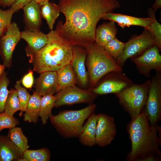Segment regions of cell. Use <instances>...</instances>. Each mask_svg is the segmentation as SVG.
<instances>
[{"instance_id": "1", "label": "cell", "mask_w": 161, "mask_h": 161, "mask_svg": "<svg viewBox=\"0 0 161 161\" xmlns=\"http://www.w3.org/2000/svg\"><path fill=\"white\" fill-rule=\"evenodd\" d=\"M58 5L65 20L59 21L55 30L73 46L85 48L95 42L100 20L120 6L117 0H59Z\"/></svg>"}, {"instance_id": "2", "label": "cell", "mask_w": 161, "mask_h": 161, "mask_svg": "<svg viewBox=\"0 0 161 161\" xmlns=\"http://www.w3.org/2000/svg\"><path fill=\"white\" fill-rule=\"evenodd\" d=\"M131 144L127 161H160L161 127L150 125L143 112L131 118L126 126Z\"/></svg>"}, {"instance_id": "3", "label": "cell", "mask_w": 161, "mask_h": 161, "mask_svg": "<svg viewBox=\"0 0 161 161\" xmlns=\"http://www.w3.org/2000/svg\"><path fill=\"white\" fill-rule=\"evenodd\" d=\"M47 44L42 49L30 56L29 61L33 70L40 74L44 72L56 71L71 64L73 45L56 30L47 34Z\"/></svg>"}, {"instance_id": "4", "label": "cell", "mask_w": 161, "mask_h": 161, "mask_svg": "<svg viewBox=\"0 0 161 161\" xmlns=\"http://www.w3.org/2000/svg\"><path fill=\"white\" fill-rule=\"evenodd\" d=\"M87 64L90 86H95L108 73L114 71H122V68L116 61L110 56L104 48L94 42L86 47Z\"/></svg>"}, {"instance_id": "5", "label": "cell", "mask_w": 161, "mask_h": 161, "mask_svg": "<svg viewBox=\"0 0 161 161\" xmlns=\"http://www.w3.org/2000/svg\"><path fill=\"white\" fill-rule=\"evenodd\" d=\"M96 108V105L92 104L79 110L61 111L49 119L62 135L67 137L78 136L85 120L94 113Z\"/></svg>"}, {"instance_id": "6", "label": "cell", "mask_w": 161, "mask_h": 161, "mask_svg": "<svg viewBox=\"0 0 161 161\" xmlns=\"http://www.w3.org/2000/svg\"><path fill=\"white\" fill-rule=\"evenodd\" d=\"M151 80L141 84H132L114 94L120 105L130 116L135 117L142 112L146 102Z\"/></svg>"}, {"instance_id": "7", "label": "cell", "mask_w": 161, "mask_h": 161, "mask_svg": "<svg viewBox=\"0 0 161 161\" xmlns=\"http://www.w3.org/2000/svg\"><path fill=\"white\" fill-rule=\"evenodd\" d=\"M156 45L155 41L149 30L144 29L140 35L132 36L125 43L123 50L116 60L118 65L122 68L129 58L136 56Z\"/></svg>"}, {"instance_id": "8", "label": "cell", "mask_w": 161, "mask_h": 161, "mask_svg": "<svg viewBox=\"0 0 161 161\" xmlns=\"http://www.w3.org/2000/svg\"><path fill=\"white\" fill-rule=\"evenodd\" d=\"M143 111L151 125H158L161 119V72H156L151 80Z\"/></svg>"}, {"instance_id": "9", "label": "cell", "mask_w": 161, "mask_h": 161, "mask_svg": "<svg viewBox=\"0 0 161 161\" xmlns=\"http://www.w3.org/2000/svg\"><path fill=\"white\" fill-rule=\"evenodd\" d=\"M160 51L158 47L154 45L140 54L130 59L141 74L149 77L152 70H155L156 72H161Z\"/></svg>"}, {"instance_id": "10", "label": "cell", "mask_w": 161, "mask_h": 161, "mask_svg": "<svg viewBox=\"0 0 161 161\" xmlns=\"http://www.w3.org/2000/svg\"><path fill=\"white\" fill-rule=\"evenodd\" d=\"M108 75L92 91L96 95L119 92L132 84V81L122 71H114Z\"/></svg>"}, {"instance_id": "11", "label": "cell", "mask_w": 161, "mask_h": 161, "mask_svg": "<svg viewBox=\"0 0 161 161\" xmlns=\"http://www.w3.org/2000/svg\"><path fill=\"white\" fill-rule=\"evenodd\" d=\"M97 95L90 90H84L73 86L59 91L55 95L56 98L55 106L58 108L63 105L91 103Z\"/></svg>"}, {"instance_id": "12", "label": "cell", "mask_w": 161, "mask_h": 161, "mask_svg": "<svg viewBox=\"0 0 161 161\" xmlns=\"http://www.w3.org/2000/svg\"><path fill=\"white\" fill-rule=\"evenodd\" d=\"M21 32L17 24L13 22L0 39V55L5 67L11 66L13 52L21 39Z\"/></svg>"}, {"instance_id": "13", "label": "cell", "mask_w": 161, "mask_h": 161, "mask_svg": "<svg viewBox=\"0 0 161 161\" xmlns=\"http://www.w3.org/2000/svg\"><path fill=\"white\" fill-rule=\"evenodd\" d=\"M97 115L96 144L103 147L110 145L114 140L117 134V128L114 117L102 113Z\"/></svg>"}, {"instance_id": "14", "label": "cell", "mask_w": 161, "mask_h": 161, "mask_svg": "<svg viewBox=\"0 0 161 161\" xmlns=\"http://www.w3.org/2000/svg\"><path fill=\"white\" fill-rule=\"evenodd\" d=\"M82 47L78 45L73 46L71 64L79 84L83 87H85L89 82V76L85 64L87 52Z\"/></svg>"}, {"instance_id": "15", "label": "cell", "mask_w": 161, "mask_h": 161, "mask_svg": "<svg viewBox=\"0 0 161 161\" xmlns=\"http://www.w3.org/2000/svg\"><path fill=\"white\" fill-rule=\"evenodd\" d=\"M41 7L32 0L23 7L25 30L31 31L40 30L42 23Z\"/></svg>"}, {"instance_id": "16", "label": "cell", "mask_w": 161, "mask_h": 161, "mask_svg": "<svg viewBox=\"0 0 161 161\" xmlns=\"http://www.w3.org/2000/svg\"><path fill=\"white\" fill-rule=\"evenodd\" d=\"M21 37L27 43L25 51L28 57L43 47L48 40L47 34L40 30L31 31L25 30L21 32Z\"/></svg>"}, {"instance_id": "17", "label": "cell", "mask_w": 161, "mask_h": 161, "mask_svg": "<svg viewBox=\"0 0 161 161\" xmlns=\"http://www.w3.org/2000/svg\"><path fill=\"white\" fill-rule=\"evenodd\" d=\"M56 71H48L40 73L35 82V92L41 96L57 92Z\"/></svg>"}, {"instance_id": "18", "label": "cell", "mask_w": 161, "mask_h": 161, "mask_svg": "<svg viewBox=\"0 0 161 161\" xmlns=\"http://www.w3.org/2000/svg\"><path fill=\"white\" fill-rule=\"evenodd\" d=\"M102 19L117 22L119 26L123 28L126 27L137 26L147 29L151 21V19L149 18H139L113 12L105 14Z\"/></svg>"}, {"instance_id": "19", "label": "cell", "mask_w": 161, "mask_h": 161, "mask_svg": "<svg viewBox=\"0 0 161 161\" xmlns=\"http://www.w3.org/2000/svg\"><path fill=\"white\" fill-rule=\"evenodd\" d=\"M97 115L92 114L85 123L78 135L83 145L91 147L96 145V131Z\"/></svg>"}, {"instance_id": "20", "label": "cell", "mask_w": 161, "mask_h": 161, "mask_svg": "<svg viewBox=\"0 0 161 161\" xmlns=\"http://www.w3.org/2000/svg\"><path fill=\"white\" fill-rule=\"evenodd\" d=\"M117 30L114 21H110L104 22L96 28L95 42L98 46L104 48L108 43L116 37Z\"/></svg>"}, {"instance_id": "21", "label": "cell", "mask_w": 161, "mask_h": 161, "mask_svg": "<svg viewBox=\"0 0 161 161\" xmlns=\"http://www.w3.org/2000/svg\"><path fill=\"white\" fill-rule=\"evenodd\" d=\"M23 153L7 136L0 135V161H18Z\"/></svg>"}, {"instance_id": "22", "label": "cell", "mask_w": 161, "mask_h": 161, "mask_svg": "<svg viewBox=\"0 0 161 161\" xmlns=\"http://www.w3.org/2000/svg\"><path fill=\"white\" fill-rule=\"evenodd\" d=\"M56 72L57 75V92L75 86L77 78L71 63L65 66Z\"/></svg>"}, {"instance_id": "23", "label": "cell", "mask_w": 161, "mask_h": 161, "mask_svg": "<svg viewBox=\"0 0 161 161\" xmlns=\"http://www.w3.org/2000/svg\"><path fill=\"white\" fill-rule=\"evenodd\" d=\"M41 96L35 92L31 95L24 115V120L36 123L39 116Z\"/></svg>"}, {"instance_id": "24", "label": "cell", "mask_w": 161, "mask_h": 161, "mask_svg": "<svg viewBox=\"0 0 161 161\" xmlns=\"http://www.w3.org/2000/svg\"><path fill=\"white\" fill-rule=\"evenodd\" d=\"M41 12L42 18L46 20L49 29L53 30L55 21L61 13L58 6L52 2H46L41 6Z\"/></svg>"}, {"instance_id": "25", "label": "cell", "mask_w": 161, "mask_h": 161, "mask_svg": "<svg viewBox=\"0 0 161 161\" xmlns=\"http://www.w3.org/2000/svg\"><path fill=\"white\" fill-rule=\"evenodd\" d=\"M56 98L53 95L49 94L41 97L39 117L42 124H46L49 118L52 115V111L55 106Z\"/></svg>"}, {"instance_id": "26", "label": "cell", "mask_w": 161, "mask_h": 161, "mask_svg": "<svg viewBox=\"0 0 161 161\" xmlns=\"http://www.w3.org/2000/svg\"><path fill=\"white\" fill-rule=\"evenodd\" d=\"M7 136L23 153L30 147L28 139L20 127H15L9 129Z\"/></svg>"}, {"instance_id": "27", "label": "cell", "mask_w": 161, "mask_h": 161, "mask_svg": "<svg viewBox=\"0 0 161 161\" xmlns=\"http://www.w3.org/2000/svg\"><path fill=\"white\" fill-rule=\"evenodd\" d=\"M155 12L151 7L148 9V13L151 21L147 29L150 32L155 41L156 45L161 51V25L156 19Z\"/></svg>"}, {"instance_id": "28", "label": "cell", "mask_w": 161, "mask_h": 161, "mask_svg": "<svg viewBox=\"0 0 161 161\" xmlns=\"http://www.w3.org/2000/svg\"><path fill=\"white\" fill-rule=\"evenodd\" d=\"M23 158L26 161H49L50 153L47 148L37 150H26L23 153Z\"/></svg>"}, {"instance_id": "29", "label": "cell", "mask_w": 161, "mask_h": 161, "mask_svg": "<svg viewBox=\"0 0 161 161\" xmlns=\"http://www.w3.org/2000/svg\"><path fill=\"white\" fill-rule=\"evenodd\" d=\"M20 110L21 107L17 92L16 90L12 89L9 90L5 103L4 112L13 116L15 113Z\"/></svg>"}, {"instance_id": "30", "label": "cell", "mask_w": 161, "mask_h": 161, "mask_svg": "<svg viewBox=\"0 0 161 161\" xmlns=\"http://www.w3.org/2000/svg\"><path fill=\"white\" fill-rule=\"evenodd\" d=\"M124 46L125 43L115 37L108 43L103 48L110 56L116 60L123 52Z\"/></svg>"}, {"instance_id": "31", "label": "cell", "mask_w": 161, "mask_h": 161, "mask_svg": "<svg viewBox=\"0 0 161 161\" xmlns=\"http://www.w3.org/2000/svg\"><path fill=\"white\" fill-rule=\"evenodd\" d=\"M21 80L17 81L15 86L21 107L19 114L20 116H21L23 113L25 112L31 96L26 89L21 86Z\"/></svg>"}, {"instance_id": "32", "label": "cell", "mask_w": 161, "mask_h": 161, "mask_svg": "<svg viewBox=\"0 0 161 161\" xmlns=\"http://www.w3.org/2000/svg\"><path fill=\"white\" fill-rule=\"evenodd\" d=\"M9 83L7 73L4 72L0 77V113L4 111L5 103L9 92L7 89Z\"/></svg>"}, {"instance_id": "33", "label": "cell", "mask_w": 161, "mask_h": 161, "mask_svg": "<svg viewBox=\"0 0 161 161\" xmlns=\"http://www.w3.org/2000/svg\"><path fill=\"white\" fill-rule=\"evenodd\" d=\"M14 10L10 7L6 10L0 8V37L5 32L8 27L11 24Z\"/></svg>"}, {"instance_id": "34", "label": "cell", "mask_w": 161, "mask_h": 161, "mask_svg": "<svg viewBox=\"0 0 161 161\" xmlns=\"http://www.w3.org/2000/svg\"><path fill=\"white\" fill-rule=\"evenodd\" d=\"M19 123L18 120L13 116L4 112L0 113V132L4 129L12 128Z\"/></svg>"}, {"instance_id": "35", "label": "cell", "mask_w": 161, "mask_h": 161, "mask_svg": "<svg viewBox=\"0 0 161 161\" xmlns=\"http://www.w3.org/2000/svg\"><path fill=\"white\" fill-rule=\"evenodd\" d=\"M21 81L25 87L27 89L31 88L34 82L33 71L30 69L28 72L23 77Z\"/></svg>"}, {"instance_id": "36", "label": "cell", "mask_w": 161, "mask_h": 161, "mask_svg": "<svg viewBox=\"0 0 161 161\" xmlns=\"http://www.w3.org/2000/svg\"><path fill=\"white\" fill-rule=\"evenodd\" d=\"M32 0H16L13 4L10 7L15 12L18 11L26 4Z\"/></svg>"}, {"instance_id": "37", "label": "cell", "mask_w": 161, "mask_h": 161, "mask_svg": "<svg viewBox=\"0 0 161 161\" xmlns=\"http://www.w3.org/2000/svg\"><path fill=\"white\" fill-rule=\"evenodd\" d=\"M16 0H1V4L4 8L7 7H11Z\"/></svg>"}, {"instance_id": "38", "label": "cell", "mask_w": 161, "mask_h": 161, "mask_svg": "<svg viewBox=\"0 0 161 161\" xmlns=\"http://www.w3.org/2000/svg\"><path fill=\"white\" fill-rule=\"evenodd\" d=\"M161 7V0H155L152 5L151 8L156 11Z\"/></svg>"}, {"instance_id": "39", "label": "cell", "mask_w": 161, "mask_h": 161, "mask_svg": "<svg viewBox=\"0 0 161 161\" xmlns=\"http://www.w3.org/2000/svg\"><path fill=\"white\" fill-rule=\"evenodd\" d=\"M5 66L3 64H1L0 63V77L4 73V71L5 69Z\"/></svg>"}, {"instance_id": "40", "label": "cell", "mask_w": 161, "mask_h": 161, "mask_svg": "<svg viewBox=\"0 0 161 161\" xmlns=\"http://www.w3.org/2000/svg\"><path fill=\"white\" fill-rule=\"evenodd\" d=\"M35 2L39 4L41 6L45 2L49 1L50 0H34Z\"/></svg>"}, {"instance_id": "41", "label": "cell", "mask_w": 161, "mask_h": 161, "mask_svg": "<svg viewBox=\"0 0 161 161\" xmlns=\"http://www.w3.org/2000/svg\"><path fill=\"white\" fill-rule=\"evenodd\" d=\"M1 0H0V5L1 4Z\"/></svg>"}]
</instances>
